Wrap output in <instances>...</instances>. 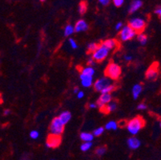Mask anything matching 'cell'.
Returning <instances> with one entry per match:
<instances>
[{"label": "cell", "instance_id": "1", "mask_svg": "<svg viewBox=\"0 0 161 160\" xmlns=\"http://www.w3.org/2000/svg\"><path fill=\"white\" fill-rule=\"evenodd\" d=\"M144 124H145V122H144V118L142 117L137 116L127 122V129L129 133L131 134L132 136H136L144 127Z\"/></svg>", "mask_w": 161, "mask_h": 160}, {"label": "cell", "instance_id": "2", "mask_svg": "<svg viewBox=\"0 0 161 160\" xmlns=\"http://www.w3.org/2000/svg\"><path fill=\"white\" fill-rule=\"evenodd\" d=\"M105 74H106L107 78L109 79L116 80L119 78L120 74H121V68L119 65L115 63H112L108 64L105 70Z\"/></svg>", "mask_w": 161, "mask_h": 160}, {"label": "cell", "instance_id": "3", "mask_svg": "<svg viewBox=\"0 0 161 160\" xmlns=\"http://www.w3.org/2000/svg\"><path fill=\"white\" fill-rule=\"evenodd\" d=\"M128 26L136 34H141L146 27V23L144 19H140V18H133L129 21Z\"/></svg>", "mask_w": 161, "mask_h": 160}, {"label": "cell", "instance_id": "4", "mask_svg": "<svg viewBox=\"0 0 161 160\" xmlns=\"http://www.w3.org/2000/svg\"><path fill=\"white\" fill-rule=\"evenodd\" d=\"M64 124L61 122L59 118L57 117L55 118L51 123L50 126V131H51V135H54V136H60L63 134V131H64Z\"/></svg>", "mask_w": 161, "mask_h": 160}, {"label": "cell", "instance_id": "5", "mask_svg": "<svg viewBox=\"0 0 161 160\" xmlns=\"http://www.w3.org/2000/svg\"><path fill=\"white\" fill-rule=\"evenodd\" d=\"M92 54V59H94V61L102 62L103 60H104L108 57V54H109V51L101 44L100 46H99L97 49Z\"/></svg>", "mask_w": 161, "mask_h": 160}, {"label": "cell", "instance_id": "6", "mask_svg": "<svg viewBox=\"0 0 161 160\" xmlns=\"http://www.w3.org/2000/svg\"><path fill=\"white\" fill-rule=\"evenodd\" d=\"M136 33L132 29L127 25V26L122 27L120 33H119V38L122 41L126 42V41H129L131 38H134L136 36Z\"/></svg>", "mask_w": 161, "mask_h": 160}, {"label": "cell", "instance_id": "7", "mask_svg": "<svg viewBox=\"0 0 161 160\" xmlns=\"http://www.w3.org/2000/svg\"><path fill=\"white\" fill-rule=\"evenodd\" d=\"M159 75V64L154 63L148 69L146 72V78L149 80H154Z\"/></svg>", "mask_w": 161, "mask_h": 160}, {"label": "cell", "instance_id": "8", "mask_svg": "<svg viewBox=\"0 0 161 160\" xmlns=\"http://www.w3.org/2000/svg\"><path fill=\"white\" fill-rule=\"evenodd\" d=\"M61 143V137L59 136H54L50 135L47 139L46 145L48 148H56L60 145Z\"/></svg>", "mask_w": 161, "mask_h": 160}, {"label": "cell", "instance_id": "9", "mask_svg": "<svg viewBox=\"0 0 161 160\" xmlns=\"http://www.w3.org/2000/svg\"><path fill=\"white\" fill-rule=\"evenodd\" d=\"M111 80L108 78H101L95 81L94 83V88L96 91L100 92L102 90L104 89L108 86L111 85Z\"/></svg>", "mask_w": 161, "mask_h": 160}, {"label": "cell", "instance_id": "10", "mask_svg": "<svg viewBox=\"0 0 161 160\" xmlns=\"http://www.w3.org/2000/svg\"><path fill=\"white\" fill-rule=\"evenodd\" d=\"M112 97L111 96V94H102L97 100V107H99L100 109L104 108L108 103L112 101Z\"/></svg>", "mask_w": 161, "mask_h": 160}, {"label": "cell", "instance_id": "11", "mask_svg": "<svg viewBox=\"0 0 161 160\" xmlns=\"http://www.w3.org/2000/svg\"><path fill=\"white\" fill-rule=\"evenodd\" d=\"M141 145V142L136 137H131L127 139V146L131 150H136Z\"/></svg>", "mask_w": 161, "mask_h": 160}, {"label": "cell", "instance_id": "12", "mask_svg": "<svg viewBox=\"0 0 161 160\" xmlns=\"http://www.w3.org/2000/svg\"><path fill=\"white\" fill-rule=\"evenodd\" d=\"M75 31L76 32H82V31H86L88 29V25H87V22L80 19L76 23V26L74 27Z\"/></svg>", "mask_w": 161, "mask_h": 160}, {"label": "cell", "instance_id": "13", "mask_svg": "<svg viewBox=\"0 0 161 160\" xmlns=\"http://www.w3.org/2000/svg\"><path fill=\"white\" fill-rule=\"evenodd\" d=\"M102 45L104 47H105L110 51L111 50H113L116 47H117L118 42L116 39H114V38H109V39L105 40L104 42L102 43Z\"/></svg>", "mask_w": 161, "mask_h": 160}, {"label": "cell", "instance_id": "14", "mask_svg": "<svg viewBox=\"0 0 161 160\" xmlns=\"http://www.w3.org/2000/svg\"><path fill=\"white\" fill-rule=\"evenodd\" d=\"M80 80H81L82 86L84 87H90L92 86L93 83V77L87 76L84 74H80Z\"/></svg>", "mask_w": 161, "mask_h": 160}, {"label": "cell", "instance_id": "15", "mask_svg": "<svg viewBox=\"0 0 161 160\" xmlns=\"http://www.w3.org/2000/svg\"><path fill=\"white\" fill-rule=\"evenodd\" d=\"M116 107H117V103H116V102L111 101L110 103H108L104 108L101 109V111H102L103 112L108 114V113L112 112V111H115L116 109Z\"/></svg>", "mask_w": 161, "mask_h": 160}, {"label": "cell", "instance_id": "16", "mask_svg": "<svg viewBox=\"0 0 161 160\" xmlns=\"http://www.w3.org/2000/svg\"><path fill=\"white\" fill-rule=\"evenodd\" d=\"M58 118H59V120H60L61 122H63L64 125H66L67 122H69V121H70L71 118V114L69 111H63V112H62L59 114V116L58 117Z\"/></svg>", "mask_w": 161, "mask_h": 160}, {"label": "cell", "instance_id": "17", "mask_svg": "<svg viewBox=\"0 0 161 160\" xmlns=\"http://www.w3.org/2000/svg\"><path fill=\"white\" fill-rule=\"evenodd\" d=\"M143 91V87L142 85H140V84H136L134 85V87H132V96H133V99H137L138 97L140 96V95L141 94Z\"/></svg>", "mask_w": 161, "mask_h": 160}, {"label": "cell", "instance_id": "18", "mask_svg": "<svg viewBox=\"0 0 161 160\" xmlns=\"http://www.w3.org/2000/svg\"><path fill=\"white\" fill-rule=\"evenodd\" d=\"M142 1H140V0H135V1L132 2V3L131 4V6H130L129 12H130V13H133V12L136 11L137 10H139L142 7Z\"/></svg>", "mask_w": 161, "mask_h": 160}, {"label": "cell", "instance_id": "19", "mask_svg": "<svg viewBox=\"0 0 161 160\" xmlns=\"http://www.w3.org/2000/svg\"><path fill=\"white\" fill-rule=\"evenodd\" d=\"M80 137L81 139V140H83L84 143L92 142V140L94 139V136L91 133H89V132H82L80 134Z\"/></svg>", "mask_w": 161, "mask_h": 160}, {"label": "cell", "instance_id": "20", "mask_svg": "<svg viewBox=\"0 0 161 160\" xmlns=\"http://www.w3.org/2000/svg\"><path fill=\"white\" fill-rule=\"evenodd\" d=\"M95 69L93 68V67L88 66V67H85V68L82 69L80 74H84V75H87V76L93 77L94 76V74H95Z\"/></svg>", "mask_w": 161, "mask_h": 160}, {"label": "cell", "instance_id": "21", "mask_svg": "<svg viewBox=\"0 0 161 160\" xmlns=\"http://www.w3.org/2000/svg\"><path fill=\"white\" fill-rule=\"evenodd\" d=\"M118 128V123L116 121H109L108 123L105 125V129L108 130V131H116Z\"/></svg>", "mask_w": 161, "mask_h": 160}, {"label": "cell", "instance_id": "22", "mask_svg": "<svg viewBox=\"0 0 161 160\" xmlns=\"http://www.w3.org/2000/svg\"><path fill=\"white\" fill-rule=\"evenodd\" d=\"M87 2L86 1H81L80 2V5H79V11L81 15H84L85 14V12L87 11Z\"/></svg>", "mask_w": 161, "mask_h": 160}, {"label": "cell", "instance_id": "23", "mask_svg": "<svg viewBox=\"0 0 161 160\" xmlns=\"http://www.w3.org/2000/svg\"><path fill=\"white\" fill-rule=\"evenodd\" d=\"M75 32L74 27L72 25L68 24L64 29V35L65 36H70Z\"/></svg>", "mask_w": 161, "mask_h": 160}, {"label": "cell", "instance_id": "24", "mask_svg": "<svg viewBox=\"0 0 161 160\" xmlns=\"http://www.w3.org/2000/svg\"><path fill=\"white\" fill-rule=\"evenodd\" d=\"M91 146H92L91 142H87V143H84L80 146V149L82 151H87L91 148Z\"/></svg>", "mask_w": 161, "mask_h": 160}, {"label": "cell", "instance_id": "25", "mask_svg": "<svg viewBox=\"0 0 161 160\" xmlns=\"http://www.w3.org/2000/svg\"><path fill=\"white\" fill-rule=\"evenodd\" d=\"M138 40L141 45H145L148 42V37L144 34H138Z\"/></svg>", "mask_w": 161, "mask_h": 160}, {"label": "cell", "instance_id": "26", "mask_svg": "<svg viewBox=\"0 0 161 160\" xmlns=\"http://www.w3.org/2000/svg\"><path fill=\"white\" fill-rule=\"evenodd\" d=\"M115 90V86L111 84L109 86H108L107 87H105L104 89L100 91L101 94H111L112 91Z\"/></svg>", "mask_w": 161, "mask_h": 160}, {"label": "cell", "instance_id": "27", "mask_svg": "<svg viewBox=\"0 0 161 160\" xmlns=\"http://www.w3.org/2000/svg\"><path fill=\"white\" fill-rule=\"evenodd\" d=\"M106 147H104V146H103V147H98V148L95 150V154H96L98 156H102V155H104V154L106 153Z\"/></svg>", "mask_w": 161, "mask_h": 160}, {"label": "cell", "instance_id": "28", "mask_svg": "<svg viewBox=\"0 0 161 160\" xmlns=\"http://www.w3.org/2000/svg\"><path fill=\"white\" fill-rule=\"evenodd\" d=\"M99 45L97 43H95V42H91V43H89L88 45H87V51H88L89 52L93 53V52L95 51V50L97 49Z\"/></svg>", "mask_w": 161, "mask_h": 160}, {"label": "cell", "instance_id": "29", "mask_svg": "<svg viewBox=\"0 0 161 160\" xmlns=\"http://www.w3.org/2000/svg\"><path fill=\"white\" fill-rule=\"evenodd\" d=\"M104 132V127H99L96 128V129L94 130V131H93V136H96V137H99V136H100Z\"/></svg>", "mask_w": 161, "mask_h": 160}, {"label": "cell", "instance_id": "30", "mask_svg": "<svg viewBox=\"0 0 161 160\" xmlns=\"http://www.w3.org/2000/svg\"><path fill=\"white\" fill-rule=\"evenodd\" d=\"M39 136V133L38 131H31L30 132V137L32 139H37Z\"/></svg>", "mask_w": 161, "mask_h": 160}, {"label": "cell", "instance_id": "31", "mask_svg": "<svg viewBox=\"0 0 161 160\" xmlns=\"http://www.w3.org/2000/svg\"><path fill=\"white\" fill-rule=\"evenodd\" d=\"M69 44H70V46L71 47L72 49H77L78 48L77 43H76V42L73 38H70L69 39Z\"/></svg>", "mask_w": 161, "mask_h": 160}, {"label": "cell", "instance_id": "32", "mask_svg": "<svg viewBox=\"0 0 161 160\" xmlns=\"http://www.w3.org/2000/svg\"><path fill=\"white\" fill-rule=\"evenodd\" d=\"M123 2H124V0H113V2L115 4V6L116 7H121L123 5Z\"/></svg>", "mask_w": 161, "mask_h": 160}, {"label": "cell", "instance_id": "33", "mask_svg": "<svg viewBox=\"0 0 161 160\" xmlns=\"http://www.w3.org/2000/svg\"><path fill=\"white\" fill-rule=\"evenodd\" d=\"M137 109L140 110V111H144V110H146L147 109L146 104H144V103H140V104L138 105V107H137Z\"/></svg>", "mask_w": 161, "mask_h": 160}, {"label": "cell", "instance_id": "34", "mask_svg": "<svg viewBox=\"0 0 161 160\" xmlns=\"http://www.w3.org/2000/svg\"><path fill=\"white\" fill-rule=\"evenodd\" d=\"M77 97H78V99H83V98L84 97V91H80L78 92V93H77Z\"/></svg>", "mask_w": 161, "mask_h": 160}, {"label": "cell", "instance_id": "35", "mask_svg": "<svg viewBox=\"0 0 161 160\" xmlns=\"http://www.w3.org/2000/svg\"><path fill=\"white\" fill-rule=\"evenodd\" d=\"M122 27H123V23H118L116 25V30H117V31H119V30H121Z\"/></svg>", "mask_w": 161, "mask_h": 160}, {"label": "cell", "instance_id": "36", "mask_svg": "<svg viewBox=\"0 0 161 160\" xmlns=\"http://www.w3.org/2000/svg\"><path fill=\"white\" fill-rule=\"evenodd\" d=\"M99 2L105 6V5H108V4L110 2V0H99Z\"/></svg>", "mask_w": 161, "mask_h": 160}, {"label": "cell", "instance_id": "37", "mask_svg": "<svg viewBox=\"0 0 161 160\" xmlns=\"http://www.w3.org/2000/svg\"><path fill=\"white\" fill-rule=\"evenodd\" d=\"M155 13L156 14V15H158V16L160 17V16H161V8H160V7H158L155 9Z\"/></svg>", "mask_w": 161, "mask_h": 160}, {"label": "cell", "instance_id": "38", "mask_svg": "<svg viewBox=\"0 0 161 160\" xmlns=\"http://www.w3.org/2000/svg\"><path fill=\"white\" fill-rule=\"evenodd\" d=\"M94 63H95L94 59H93L92 58H90V59H88V65H89L90 67H92V65H94Z\"/></svg>", "mask_w": 161, "mask_h": 160}, {"label": "cell", "instance_id": "39", "mask_svg": "<svg viewBox=\"0 0 161 160\" xmlns=\"http://www.w3.org/2000/svg\"><path fill=\"white\" fill-rule=\"evenodd\" d=\"M89 107H90V108H91V109L96 108V107H97L96 103H90V104H89Z\"/></svg>", "mask_w": 161, "mask_h": 160}, {"label": "cell", "instance_id": "40", "mask_svg": "<svg viewBox=\"0 0 161 160\" xmlns=\"http://www.w3.org/2000/svg\"><path fill=\"white\" fill-rule=\"evenodd\" d=\"M11 114V111H10L9 109H6V110L3 111L4 115H8V114Z\"/></svg>", "mask_w": 161, "mask_h": 160}, {"label": "cell", "instance_id": "41", "mask_svg": "<svg viewBox=\"0 0 161 160\" xmlns=\"http://www.w3.org/2000/svg\"><path fill=\"white\" fill-rule=\"evenodd\" d=\"M131 59H132V56H125L126 61H131Z\"/></svg>", "mask_w": 161, "mask_h": 160}, {"label": "cell", "instance_id": "42", "mask_svg": "<svg viewBox=\"0 0 161 160\" xmlns=\"http://www.w3.org/2000/svg\"><path fill=\"white\" fill-rule=\"evenodd\" d=\"M124 124H125V125H126V122H125V121H122L121 122H119V126L123 127V125H124Z\"/></svg>", "mask_w": 161, "mask_h": 160}, {"label": "cell", "instance_id": "43", "mask_svg": "<svg viewBox=\"0 0 161 160\" xmlns=\"http://www.w3.org/2000/svg\"><path fill=\"white\" fill-rule=\"evenodd\" d=\"M79 91H80V90H79V88H78V87L75 88V89H74V93L75 94H77Z\"/></svg>", "mask_w": 161, "mask_h": 160}, {"label": "cell", "instance_id": "44", "mask_svg": "<svg viewBox=\"0 0 161 160\" xmlns=\"http://www.w3.org/2000/svg\"><path fill=\"white\" fill-rule=\"evenodd\" d=\"M41 2H44V1H46V0H40Z\"/></svg>", "mask_w": 161, "mask_h": 160}, {"label": "cell", "instance_id": "45", "mask_svg": "<svg viewBox=\"0 0 161 160\" xmlns=\"http://www.w3.org/2000/svg\"><path fill=\"white\" fill-rule=\"evenodd\" d=\"M0 100H1V96H0Z\"/></svg>", "mask_w": 161, "mask_h": 160}, {"label": "cell", "instance_id": "46", "mask_svg": "<svg viewBox=\"0 0 161 160\" xmlns=\"http://www.w3.org/2000/svg\"><path fill=\"white\" fill-rule=\"evenodd\" d=\"M52 160H54V159H52Z\"/></svg>", "mask_w": 161, "mask_h": 160}]
</instances>
